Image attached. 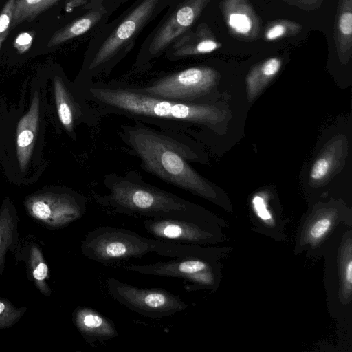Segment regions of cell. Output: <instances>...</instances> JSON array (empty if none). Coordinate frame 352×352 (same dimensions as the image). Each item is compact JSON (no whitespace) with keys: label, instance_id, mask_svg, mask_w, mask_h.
<instances>
[{"label":"cell","instance_id":"cell-1","mask_svg":"<svg viewBox=\"0 0 352 352\" xmlns=\"http://www.w3.org/2000/svg\"><path fill=\"white\" fill-rule=\"evenodd\" d=\"M79 96L100 117L119 116L148 126L189 134L192 126H210L223 119L221 111L207 103H188L140 92L132 85L90 82Z\"/></svg>","mask_w":352,"mask_h":352},{"label":"cell","instance_id":"cell-2","mask_svg":"<svg viewBox=\"0 0 352 352\" xmlns=\"http://www.w3.org/2000/svg\"><path fill=\"white\" fill-rule=\"evenodd\" d=\"M118 137L143 170L193 194L214 199L215 191L190 164L200 162L201 152L188 135L133 121L120 126Z\"/></svg>","mask_w":352,"mask_h":352},{"label":"cell","instance_id":"cell-3","mask_svg":"<svg viewBox=\"0 0 352 352\" xmlns=\"http://www.w3.org/2000/svg\"><path fill=\"white\" fill-rule=\"evenodd\" d=\"M103 184L109 193L100 195L92 190L93 199L114 213L199 222L200 210L195 204L147 183L136 170L122 175L107 173Z\"/></svg>","mask_w":352,"mask_h":352},{"label":"cell","instance_id":"cell-4","mask_svg":"<svg viewBox=\"0 0 352 352\" xmlns=\"http://www.w3.org/2000/svg\"><path fill=\"white\" fill-rule=\"evenodd\" d=\"M80 251L89 259L106 265L118 264L147 254L173 258L200 257V249L192 245L150 239L129 230L100 226L87 233Z\"/></svg>","mask_w":352,"mask_h":352},{"label":"cell","instance_id":"cell-5","mask_svg":"<svg viewBox=\"0 0 352 352\" xmlns=\"http://www.w3.org/2000/svg\"><path fill=\"white\" fill-rule=\"evenodd\" d=\"M219 72L206 65L186 68L158 78L142 86H133L141 93L188 103H201L217 85Z\"/></svg>","mask_w":352,"mask_h":352},{"label":"cell","instance_id":"cell-6","mask_svg":"<svg viewBox=\"0 0 352 352\" xmlns=\"http://www.w3.org/2000/svg\"><path fill=\"white\" fill-rule=\"evenodd\" d=\"M87 198L69 189L36 193L25 200L27 213L48 230L62 229L81 219L87 211Z\"/></svg>","mask_w":352,"mask_h":352},{"label":"cell","instance_id":"cell-7","mask_svg":"<svg viewBox=\"0 0 352 352\" xmlns=\"http://www.w3.org/2000/svg\"><path fill=\"white\" fill-rule=\"evenodd\" d=\"M107 293L117 302L144 317L159 320L187 308V305L161 288H141L113 278L107 280Z\"/></svg>","mask_w":352,"mask_h":352},{"label":"cell","instance_id":"cell-8","mask_svg":"<svg viewBox=\"0 0 352 352\" xmlns=\"http://www.w3.org/2000/svg\"><path fill=\"white\" fill-rule=\"evenodd\" d=\"M159 1L144 0L117 27L89 63L87 69V76L82 82L81 87L92 82V78L96 76L118 50L140 30Z\"/></svg>","mask_w":352,"mask_h":352},{"label":"cell","instance_id":"cell-9","mask_svg":"<svg viewBox=\"0 0 352 352\" xmlns=\"http://www.w3.org/2000/svg\"><path fill=\"white\" fill-rule=\"evenodd\" d=\"M124 269L141 274L182 278L192 283L188 289L208 285L212 282L208 263L201 257L177 258L153 264L128 265Z\"/></svg>","mask_w":352,"mask_h":352},{"label":"cell","instance_id":"cell-10","mask_svg":"<svg viewBox=\"0 0 352 352\" xmlns=\"http://www.w3.org/2000/svg\"><path fill=\"white\" fill-rule=\"evenodd\" d=\"M54 92L59 121L72 137H76L77 125L83 123L88 127H92L98 123L101 117L96 109L81 98L77 100L59 76L54 77Z\"/></svg>","mask_w":352,"mask_h":352},{"label":"cell","instance_id":"cell-11","mask_svg":"<svg viewBox=\"0 0 352 352\" xmlns=\"http://www.w3.org/2000/svg\"><path fill=\"white\" fill-rule=\"evenodd\" d=\"M210 1L186 0L180 4L154 36L149 47L151 54H157L184 34L199 17Z\"/></svg>","mask_w":352,"mask_h":352},{"label":"cell","instance_id":"cell-12","mask_svg":"<svg viewBox=\"0 0 352 352\" xmlns=\"http://www.w3.org/2000/svg\"><path fill=\"white\" fill-rule=\"evenodd\" d=\"M41 242L32 234L21 238L19 249L13 256L16 265L24 263L27 277L36 289L50 297L52 292L47 282L50 279V272Z\"/></svg>","mask_w":352,"mask_h":352},{"label":"cell","instance_id":"cell-13","mask_svg":"<svg viewBox=\"0 0 352 352\" xmlns=\"http://www.w3.org/2000/svg\"><path fill=\"white\" fill-rule=\"evenodd\" d=\"M220 8L230 34L248 42L258 39L261 20L249 0H222Z\"/></svg>","mask_w":352,"mask_h":352},{"label":"cell","instance_id":"cell-14","mask_svg":"<svg viewBox=\"0 0 352 352\" xmlns=\"http://www.w3.org/2000/svg\"><path fill=\"white\" fill-rule=\"evenodd\" d=\"M199 222L175 219H151L143 221L147 232L155 239L176 243H202L208 232Z\"/></svg>","mask_w":352,"mask_h":352},{"label":"cell","instance_id":"cell-15","mask_svg":"<svg viewBox=\"0 0 352 352\" xmlns=\"http://www.w3.org/2000/svg\"><path fill=\"white\" fill-rule=\"evenodd\" d=\"M72 322L90 345L104 342L118 336L112 320L87 306H78L74 310Z\"/></svg>","mask_w":352,"mask_h":352},{"label":"cell","instance_id":"cell-16","mask_svg":"<svg viewBox=\"0 0 352 352\" xmlns=\"http://www.w3.org/2000/svg\"><path fill=\"white\" fill-rule=\"evenodd\" d=\"M39 118V98L35 94L28 111L18 122L16 129V155L21 171L29 162L37 131Z\"/></svg>","mask_w":352,"mask_h":352},{"label":"cell","instance_id":"cell-17","mask_svg":"<svg viewBox=\"0 0 352 352\" xmlns=\"http://www.w3.org/2000/svg\"><path fill=\"white\" fill-rule=\"evenodd\" d=\"M221 45L216 39L210 28L205 23H201L194 32L187 33L176 41L173 47L171 56L182 58L208 54L217 50Z\"/></svg>","mask_w":352,"mask_h":352},{"label":"cell","instance_id":"cell-18","mask_svg":"<svg viewBox=\"0 0 352 352\" xmlns=\"http://www.w3.org/2000/svg\"><path fill=\"white\" fill-rule=\"evenodd\" d=\"M19 217L8 199H5L0 208V276L3 273L8 251L13 255L19 249L21 238L19 234Z\"/></svg>","mask_w":352,"mask_h":352},{"label":"cell","instance_id":"cell-19","mask_svg":"<svg viewBox=\"0 0 352 352\" xmlns=\"http://www.w3.org/2000/svg\"><path fill=\"white\" fill-rule=\"evenodd\" d=\"M334 41L337 54L342 64L352 54V0H340L334 25Z\"/></svg>","mask_w":352,"mask_h":352},{"label":"cell","instance_id":"cell-20","mask_svg":"<svg viewBox=\"0 0 352 352\" xmlns=\"http://www.w3.org/2000/svg\"><path fill=\"white\" fill-rule=\"evenodd\" d=\"M282 67V59L269 58L254 65L246 77L247 94L252 102L276 76Z\"/></svg>","mask_w":352,"mask_h":352},{"label":"cell","instance_id":"cell-21","mask_svg":"<svg viewBox=\"0 0 352 352\" xmlns=\"http://www.w3.org/2000/svg\"><path fill=\"white\" fill-rule=\"evenodd\" d=\"M103 9L94 10L56 31L47 43V47L61 44L87 32L102 17Z\"/></svg>","mask_w":352,"mask_h":352},{"label":"cell","instance_id":"cell-22","mask_svg":"<svg viewBox=\"0 0 352 352\" xmlns=\"http://www.w3.org/2000/svg\"><path fill=\"white\" fill-rule=\"evenodd\" d=\"M302 29L300 23L287 20L278 19L268 23L263 34V39L273 41L298 34Z\"/></svg>","mask_w":352,"mask_h":352},{"label":"cell","instance_id":"cell-23","mask_svg":"<svg viewBox=\"0 0 352 352\" xmlns=\"http://www.w3.org/2000/svg\"><path fill=\"white\" fill-rule=\"evenodd\" d=\"M334 152L327 151L314 163L310 170V179L316 183L324 182L332 173L336 165Z\"/></svg>","mask_w":352,"mask_h":352},{"label":"cell","instance_id":"cell-24","mask_svg":"<svg viewBox=\"0 0 352 352\" xmlns=\"http://www.w3.org/2000/svg\"><path fill=\"white\" fill-rule=\"evenodd\" d=\"M27 310L26 307H16L9 300L0 297V329L14 325Z\"/></svg>","mask_w":352,"mask_h":352},{"label":"cell","instance_id":"cell-25","mask_svg":"<svg viewBox=\"0 0 352 352\" xmlns=\"http://www.w3.org/2000/svg\"><path fill=\"white\" fill-rule=\"evenodd\" d=\"M42 0H16L11 28H14L25 20H30L34 10Z\"/></svg>","mask_w":352,"mask_h":352},{"label":"cell","instance_id":"cell-26","mask_svg":"<svg viewBox=\"0 0 352 352\" xmlns=\"http://www.w3.org/2000/svg\"><path fill=\"white\" fill-rule=\"evenodd\" d=\"M16 0H7L0 12V50L11 28Z\"/></svg>","mask_w":352,"mask_h":352},{"label":"cell","instance_id":"cell-27","mask_svg":"<svg viewBox=\"0 0 352 352\" xmlns=\"http://www.w3.org/2000/svg\"><path fill=\"white\" fill-rule=\"evenodd\" d=\"M331 221L329 218H322L316 221L311 227L309 234L312 239L322 238L329 230Z\"/></svg>","mask_w":352,"mask_h":352},{"label":"cell","instance_id":"cell-28","mask_svg":"<svg viewBox=\"0 0 352 352\" xmlns=\"http://www.w3.org/2000/svg\"><path fill=\"white\" fill-rule=\"evenodd\" d=\"M34 34V32H25L17 36L14 46L20 54L27 52L30 48L33 42Z\"/></svg>","mask_w":352,"mask_h":352},{"label":"cell","instance_id":"cell-29","mask_svg":"<svg viewBox=\"0 0 352 352\" xmlns=\"http://www.w3.org/2000/svg\"><path fill=\"white\" fill-rule=\"evenodd\" d=\"M289 5L305 11H314L318 9L323 0H282Z\"/></svg>","mask_w":352,"mask_h":352},{"label":"cell","instance_id":"cell-30","mask_svg":"<svg viewBox=\"0 0 352 352\" xmlns=\"http://www.w3.org/2000/svg\"><path fill=\"white\" fill-rule=\"evenodd\" d=\"M252 205L258 216L265 220L270 218V213L267 208L265 200L261 196L256 195L252 199Z\"/></svg>","mask_w":352,"mask_h":352},{"label":"cell","instance_id":"cell-31","mask_svg":"<svg viewBox=\"0 0 352 352\" xmlns=\"http://www.w3.org/2000/svg\"><path fill=\"white\" fill-rule=\"evenodd\" d=\"M58 1V0H42L41 2L38 4V6L34 10L30 20H32L34 18H35L36 16L46 10L47 8H49Z\"/></svg>","mask_w":352,"mask_h":352},{"label":"cell","instance_id":"cell-32","mask_svg":"<svg viewBox=\"0 0 352 352\" xmlns=\"http://www.w3.org/2000/svg\"><path fill=\"white\" fill-rule=\"evenodd\" d=\"M344 280L349 288V291H351L352 285V262L351 260H349L345 267Z\"/></svg>","mask_w":352,"mask_h":352},{"label":"cell","instance_id":"cell-33","mask_svg":"<svg viewBox=\"0 0 352 352\" xmlns=\"http://www.w3.org/2000/svg\"><path fill=\"white\" fill-rule=\"evenodd\" d=\"M102 1H103V0H91V1L94 2V3L100 2Z\"/></svg>","mask_w":352,"mask_h":352}]
</instances>
